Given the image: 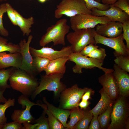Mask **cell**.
<instances>
[{
	"instance_id": "obj_1",
	"label": "cell",
	"mask_w": 129,
	"mask_h": 129,
	"mask_svg": "<svg viewBox=\"0 0 129 129\" xmlns=\"http://www.w3.org/2000/svg\"><path fill=\"white\" fill-rule=\"evenodd\" d=\"M9 80L11 87L29 97L38 86L39 82L35 76L20 68H15Z\"/></svg>"
},
{
	"instance_id": "obj_2",
	"label": "cell",
	"mask_w": 129,
	"mask_h": 129,
	"mask_svg": "<svg viewBox=\"0 0 129 129\" xmlns=\"http://www.w3.org/2000/svg\"><path fill=\"white\" fill-rule=\"evenodd\" d=\"M67 22L66 18L61 19L54 24L48 27L46 32L42 36L39 41V45L43 47L53 42L54 46L59 44L65 46V37L69 32L70 28L67 24Z\"/></svg>"
},
{
	"instance_id": "obj_3",
	"label": "cell",
	"mask_w": 129,
	"mask_h": 129,
	"mask_svg": "<svg viewBox=\"0 0 129 129\" xmlns=\"http://www.w3.org/2000/svg\"><path fill=\"white\" fill-rule=\"evenodd\" d=\"M64 74H56L41 75L38 86L31 96L34 100L42 91L47 90L54 92L55 96H59L61 92L66 88V85L60 81Z\"/></svg>"
},
{
	"instance_id": "obj_4",
	"label": "cell",
	"mask_w": 129,
	"mask_h": 129,
	"mask_svg": "<svg viewBox=\"0 0 129 129\" xmlns=\"http://www.w3.org/2000/svg\"><path fill=\"white\" fill-rule=\"evenodd\" d=\"M83 0H62L56 6L54 16L57 19L65 15L70 17L81 14H91Z\"/></svg>"
},
{
	"instance_id": "obj_5",
	"label": "cell",
	"mask_w": 129,
	"mask_h": 129,
	"mask_svg": "<svg viewBox=\"0 0 129 129\" xmlns=\"http://www.w3.org/2000/svg\"><path fill=\"white\" fill-rule=\"evenodd\" d=\"M126 97L121 96L113 106L110 115L111 122L108 129L125 128L128 120L129 108Z\"/></svg>"
},
{
	"instance_id": "obj_6",
	"label": "cell",
	"mask_w": 129,
	"mask_h": 129,
	"mask_svg": "<svg viewBox=\"0 0 129 129\" xmlns=\"http://www.w3.org/2000/svg\"><path fill=\"white\" fill-rule=\"evenodd\" d=\"M66 38L71 46L72 52L74 53H79L83 48L90 43H95L92 28L75 31L68 33Z\"/></svg>"
},
{
	"instance_id": "obj_7",
	"label": "cell",
	"mask_w": 129,
	"mask_h": 129,
	"mask_svg": "<svg viewBox=\"0 0 129 129\" xmlns=\"http://www.w3.org/2000/svg\"><path fill=\"white\" fill-rule=\"evenodd\" d=\"M69 61L74 62L75 64L72 67L73 72L80 74L83 68L91 69L96 67L102 70L105 73L113 72V70L102 67L103 62L96 59L83 55L79 53L72 52L68 56Z\"/></svg>"
},
{
	"instance_id": "obj_8",
	"label": "cell",
	"mask_w": 129,
	"mask_h": 129,
	"mask_svg": "<svg viewBox=\"0 0 129 129\" xmlns=\"http://www.w3.org/2000/svg\"><path fill=\"white\" fill-rule=\"evenodd\" d=\"M112 21L106 16H96L91 14H79L70 17L71 27L74 31L82 29L94 28L99 24Z\"/></svg>"
},
{
	"instance_id": "obj_9",
	"label": "cell",
	"mask_w": 129,
	"mask_h": 129,
	"mask_svg": "<svg viewBox=\"0 0 129 129\" xmlns=\"http://www.w3.org/2000/svg\"><path fill=\"white\" fill-rule=\"evenodd\" d=\"M89 89L80 88L77 84L66 88L60 94L59 108L70 110L78 107L82 96Z\"/></svg>"
},
{
	"instance_id": "obj_10",
	"label": "cell",
	"mask_w": 129,
	"mask_h": 129,
	"mask_svg": "<svg viewBox=\"0 0 129 129\" xmlns=\"http://www.w3.org/2000/svg\"><path fill=\"white\" fill-rule=\"evenodd\" d=\"M18 101V103L22 105V108L25 109L23 110H15L11 115L12 120L21 124L25 122L34 123L35 118L31 114L30 110L33 106H39L40 104L36 103L31 101L28 97L22 95L19 97Z\"/></svg>"
},
{
	"instance_id": "obj_11",
	"label": "cell",
	"mask_w": 129,
	"mask_h": 129,
	"mask_svg": "<svg viewBox=\"0 0 129 129\" xmlns=\"http://www.w3.org/2000/svg\"><path fill=\"white\" fill-rule=\"evenodd\" d=\"M92 29L94 34L95 45L102 44L113 48L118 53L129 56V50L127 49L124 42L123 33L116 37L108 38L98 34L95 29Z\"/></svg>"
},
{
	"instance_id": "obj_12",
	"label": "cell",
	"mask_w": 129,
	"mask_h": 129,
	"mask_svg": "<svg viewBox=\"0 0 129 129\" xmlns=\"http://www.w3.org/2000/svg\"><path fill=\"white\" fill-rule=\"evenodd\" d=\"M30 51L33 57L39 56L47 58L50 60L69 56L73 52L71 45L63 47L61 50H54L51 47H43L40 49L30 47Z\"/></svg>"
},
{
	"instance_id": "obj_13",
	"label": "cell",
	"mask_w": 129,
	"mask_h": 129,
	"mask_svg": "<svg viewBox=\"0 0 129 129\" xmlns=\"http://www.w3.org/2000/svg\"><path fill=\"white\" fill-rule=\"evenodd\" d=\"M33 38V36L30 35L27 41L23 39L19 43L22 58V64L20 69L35 76L37 74L32 66L33 58L30 51V44Z\"/></svg>"
},
{
	"instance_id": "obj_14",
	"label": "cell",
	"mask_w": 129,
	"mask_h": 129,
	"mask_svg": "<svg viewBox=\"0 0 129 129\" xmlns=\"http://www.w3.org/2000/svg\"><path fill=\"white\" fill-rule=\"evenodd\" d=\"M110 5L109 8L105 11L100 10L95 8H92L91 10V15L96 16H107L112 21L122 23L129 20V15L125 12L113 4Z\"/></svg>"
},
{
	"instance_id": "obj_15",
	"label": "cell",
	"mask_w": 129,
	"mask_h": 129,
	"mask_svg": "<svg viewBox=\"0 0 129 129\" xmlns=\"http://www.w3.org/2000/svg\"><path fill=\"white\" fill-rule=\"evenodd\" d=\"M99 82L102 86L104 91L114 101L119 94L118 88L115 78L112 72L105 73L98 78Z\"/></svg>"
},
{
	"instance_id": "obj_16",
	"label": "cell",
	"mask_w": 129,
	"mask_h": 129,
	"mask_svg": "<svg viewBox=\"0 0 129 129\" xmlns=\"http://www.w3.org/2000/svg\"><path fill=\"white\" fill-rule=\"evenodd\" d=\"M95 27L98 34L108 38L116 37L123 33L122 23L119 22L111 21L98 24Z\"/></svg>"
},
{
	"instance_id": "obj_17",
	"label": "cell",
	"mask_w": 129,
	"mask_h": 129,
	"mask_svg": "<svg viewBox=\"0 0 129 129\" xmlns=\"http://www.w3.org/2000/svg\"><path fill=\"white\" fill-rule=\"evenodd\" d=\"M113 67L112 73L117 82L119 93L121 96L127 97L129 94V75L115 64Z\"/></svg>"
},
{
	"instance_id": "obj_18",
	"label": "cell",
	"mask_w": 129,
	"mask_h": 129,
	"mask_svg": "<svg viewBox=\"0 0 129 129\" xmlns=\"http://www.w3.org/2000/svg\"><path fill=\"white\" fill-rule=\"evenodd\" d=\"M22 62L20 52L7 54L4 52L0 53V69L9 67L20 68Z\"/></svg>"
},
{
	"instance_id": "obj_19",
	"label": "cell",
	"mask_w": 129,
	"mask_h": 129,
	"mask_svg": "<svg viewBox=\"0 0 129 129\" xmlns=\"http://www.w3.org/2000/svg\"><path fill=\"white\" fill-rule=\"evenodd\" d=\"M69 60L68 56L62 57L50 60L44 70L46 74L47 75L56 74L64 75L66 70V63Z\"/></svg>"
},
{
	"instance_id": "obj_20",
	"label": "cell",
	"mask_w": 129,
	"mask_h": 129,
	"mask_svg": "<svg viewBox=\"0 0 129 129\" xmlns=\"http://www.w3.org/2000/svg\"><path fill=\"white\" fill-rule=\"evenodd\" d=\"M43 100L47 108L62 123L65 129L67 126V122L70 114V110L56 107L48 102L45 97L43 98Z\"/></svg>"
},
{
	"instance_id": "obj_21",
	"label": "cell",
	"mask_w": 129,
	"mask_h": 129,
	"mask_svg": "<svg viewBox=\"0 0 129 129\" xmlns=\"http://www.w3.org/2000/svg\"><path fill=\"white\" fill-rule=\"evenodd\" d=\"M99 92L101 95L100 100L96 106L90 111L93 116L98 115L103 113L109 106L112 105L113 101L102 88L101 89Z\"/></svg>"
},
{
	"instance_id": "obj_22",
	"label": "cell",
	"mask_w": 129,
	"mask_h": 129,
	"mask_svg": "<svg viewBox=\"0 0 129 129\" xmlns=\"http://www.w3.org/2000/svg\"><path fill=\"white\" fill-rule=\"evenodd\" d=\"M17 26H19L22 31L23 35L28 36L31 32L30 28L34 24L33 17L31 16L28 18L24 17L17 11L15 10Z\"/></svg>"
},
{
	"instance_id": "obj_23",
	"label": "cell",
	"mask_w": 129,
	"mask_h": 129,
	"mask_svg": "<svg viewBox=\"0 0 129 129\" xmlns=\"http://www.w3.org/2000/svg\"><path fill=\"white\" fill-rule=\"evenodd\" d=\"M86 112L78 107L70 110V120L65 129H73V127L84 116Z\"/></svg>"
},
{
	"instance_id": "obj_24",
	"label": "cell",
	"mask_w": 129,
	"mask_h": 129,
	"mask_svg": "<svg viewBox=\"0 0 129 129\" xmlns=\"http://www.w3.org/2000/svg\"><path fill=\"white\" fill-rule=\"evenodd\" d=\"M15 68L12 67L5 69H0V91L4 92L6 89L10 88L8 80Z\"/></svg>"
},
{
	"instance_id": "obj_25",
	"label": "cell",
	"mask_w": 129,
	"mask_h": 129,
	"mask_svg": "<svg viewBox=\"0 0 129 129\" xmlns=\"http://www.w3.org/2000/svg\"><path fill=\"white\" fill-rule=\"evenodd\" d=\"M50 60L43 57L36 56L33 58L32 66L36 74L44 71Z\"/></svg>"
},
{
	"instance_id": "obj_26",
	"label": "cell",
	"mask_w": 129,
	"mask_h": 129,
	"mask_svg": "<svg viewBox=\"0 0 129 129\" xmlns=\"http://www.w3.org/2000/svg\"><path fill=\"white\" fill-rule=\"evenodd\" d=\"M6 39L0 37V53L7 51L10 53L20 52V48L19 45L8 43Z\"/></svg>"
},
{
	"instance_id": "obj_27",
	"label": "cell",
	"mask_w": 129,
	"mask_h": 129,
	"mask_svg": "<svg viewBox=\"0 0 129 129\" xmlns=\"http://www.w3.org/2000/svg\"><path fill=\"white\" fill-rule=\"evenodd\" d=\"M48 116V119L50 129H65L62 123L52 114L47 108L46 104H42L41 107Z\"/></svg>"
},
{
	"instance_id": "obj_28",
	"label": "cell",
	"mask_w": 129,
	"mask_h": 129,
	"mask_svg": "<svg viewBox=\"0 0 129 129\" xmlns=\"http://www.w3.org/2000/svg\"><path fill=\"white\" fill-rule=\"evenodd\" d=\"M114 55L115 57L114 61L119 67L127 72H129V56L123 55L115 51Z\"/></svg>"
},
{
	"instance_id": "obj_29",
	"label": "cell",
	"mask_w": 129,
	"mask_h": 129,
	"mask_svg": "<svg viewBox=\"0 0 129 129\" xmlns=\"http://www.w3.org/2000/svg\"><path fill=\"white\" fill-rule=\"evenodd\" d=\"M15 99L9 98L3 104H0V124L3 125L7 121V118L5 115L6 109L8 108L15 105Z\"/></svg>"
},
{
	"instance_id": "obj_30",
	"label": "cell",
	"mask_w": 129,
	"mask_h": 129,
	"mask_svg": "<svg viewBox=\"0 0 129 129\" xmlns=\"http://www.w3.org/2000/svg\"><path fill=\"white\" fill-rule=\"evenodd\" d=\"M90 111L86 112L84 116L73 127V129H87L93 116Z\"/></svg>"
},
{
	"instance_id": "obj_31",
	"label": "cell",
	"mask_w": 129,
	"mask_h": 129,
	"mask_svg": "<svg viewBox=\"0 0 129 129\" xmlns=\"http://www.w3.org/2000/svg\"><path fill=\"white\" fill-rule=\"evenodd\" d=\"M113 108V106H110L103 113L98 116V119L101 128L104 129L108 125L110 118Z\"/></svg>"
},
{
	"instance_id": "obj_32",
	"label": "cell",
	"mask_w": 129,
	"mask_h": 129,
	"mask_svg": "<svg viewBox=\"0 0 129 129\" xmlns=\"http://www.w3.org/2000/svg\"><path fill=\"white\" fill-rule=\"evenodd\" d=\"M85 2L86 6L89 10L95 8L102 11L108 9L110 7V5L104 4L99 2L95 0H83Z\"/></svg>"
},
{
	"instance_id": "obj_33",
	"label": "cell",
	"mask_w": 129,
	"mask_h": 129,
	"mask_svg": "<svg viewBox=\"0 0 129 129\" xmlns=\"http://www.w3.org/2000/svg\"><path fill=\"white\" fill-rule=\"evenodd\" d=\"M46 113L43 109L42 114L39 118L35 119L34 123H37L38 125L35 129H49L48 118L46 117Z\"/></svg>"
},
{
	"instance_id": "obj_34",
	"label": "cell",
	"mask_w": 129,
	"mask_h": 129,
	"mask_svg": "<svg viewBox=\"0 0 129 129\" xmlns=\"http://www.w3.org/2000/svg\"><path fill=\"white\" fill-rule=\"evenodd\" d=\"M106 56L105 49L103 48H100L95 49L85 56L94 58L103 62Z\"/></svg>"
},
{
	"instance_id": "obj_35",
	"label": "cell",
	"mask_w": 129,
	"mask_h": 129,
	"mask_svg": "<svg viewBox=\"0 0 129 129\" xmlns=\"http://www.w3.org/2000/svg\"><path fill=\"white\" fill-rule=\"evenodd\" d=\"M6 12V3H3L0 5V34L5 37H7L9 34L8 31L4 27L2 17L4 14Z\"/></svg>"
},
{
	"instance_id": "obj_36",
	"label": "cell",
	"mask_w": 129,
	"mask_h": 129,
	"mask_svg": "<svg viewBox=\"0 0 129 129\" xmlns=\"http://www.w3.org/2000/svg\"><path fill=\"white\" fill-rule=\"evenodd\" d=\"M122 27L123 38L125 40L126 47L129 50V20L122 23Z\"/></svg>"
},
{
	"instance_id": "obj_37",
	"label": "cell",
	"mask_w": 129,
	"mask_h": 129,
	"mask_svg": "<svg viewBox=\"0 0 129 129\" xmlns=\"http://www.w3.org/2000/svg\"><path fill=\"white\" fill-rule=\"evenodd\" d=\"M6 12L12 23L14 25L17 26L16 20V15L15 10L9 3H6Z\"/></svg>"
},
{
	"instance_id": "obj_38",
	"label": "cell",
	"mask_w": 129,
	"mask_h": 129,
	"mask_svg": "<svg viewBox=\"0 0 129 129\" xmlns=\"http://www.w3.org/2000/svg\"><path fill=\"white\" fill-rule=\"evenodd\" d=\"M113 5L129 15V4L127 0H118Z\"/></svg>"
},
{
	"instance_id": "obj_39",
	"label": "cell",
	"mask_w": 129,
	"mask_h": 129,
	"mask_svg": "<svg viewBox=\"0 0 129 129\" xmlns=\"http://www.w3.org/2000/svg\"><path fill=\"white\" fill-rule=\"evenodd\" d=\"M22 124L16 121L6 123L3 125L2 129H23Z\"/></svg>"
},
{
	"instance_id": "obj_40",
	"label": "cell",
	"mask_w": 129,
	"mask_h": 129,
	"mask_svg": "<svg viewBox=\"0 0 129 129\" xmlns=\"http://www.w3.org/2000/svg\"><path fill=\"white\" fill-rule=\"evenodd\" d=\"M98 47V46L93 43H90L83 48L79 53L83 55L86 56L92 51Z\"/></svg>"
},
{
	"instance_id": "obj_41",
	"label": "cell",
	"mask_w": 129,
	"mask_h": 129,
	"mask_svg": "<svg viewBox=\"0 0 129 129\" xmlns=\"http://www.w3.org/2000/svg\"><path fill=\"white\" fill-rule=\"evenodd\" d=\"M91 121V124L89 127V129H100V124L98 119V115L93 116Z\"/></svg>"
},
{
	"instance_id": "obj_42",
	"label": "cell",
	"mask_w": 129,
	"mask_h": 129,
	"mask_svg": "<svg viewBox=\"0 0 129 129\" xmlns=\"http://www.w3.org/2000/svg\"><path fill=\"white\" fill-rule=\"evenodd\" d=\"M23 124V129H35V128L38 125L37 123L32 124L28 122H25Z\"/></svg>"
},
{
	"instance_id": "obj_43",
	"label": "cell",
	"mask_w": 129,
	"mask_h": 129,
	"mask_svg": "<svg viewBox=\"0 0 129 129\" xmlns=\"http://www.w3.org/2000/svg\"><path fill=\"white\" fill-rule=\"evenodd\" d=\"M91 90L90 89H89L86 91L82 96V100H88L90 98V95L91 94Z\"/></svg>"
},
{
	"instance_id": "obj_44",
	"label": "cell",
	"mask_w": 129,
	"mask_h": 129,
	"mask_svg": "<svg viewBox=\"0 0 129 129\" xmlns=\"http://www.w3.org/2000/svg\"><path fill=\"white\" fill-rule=\"evenodd\" d=\"M89 102L88 100H82L79 104L78 106L81 109L86 108L88 106Z\"/></svg>"
},
{
	"instance_id": "obj_45",
	"label": "cell",
	"mask_w": 129,
	"mask_h": 129,
	"mask_svg": "<svg viewBox=\"0 0 129 129\" xmlns=\"http://www.w3.org/2000/svg\"><path fill=\"white\" fill-rule=\"evenodd\" d=\"M118 0H101L102 3L107 5L113 4Z\"/></svg>"
},
{
	"instance_id": "obj_46",
	"label": "cell",
	"mask_w": 129,
	"mask_h": 129,
	"mask_svg": "<svg viewBox=\"0 0 129 129\" xmlns=\"http://www.w3.org/2000/svg\"><path fill=\"white\" fill-rule=\"evenodd\" d=\"M4 92L0 91V102L5 103L7 100L4 96L3 93Z\"/></svg>"
},
{
	"instance_id": "obj_47",
	"label": "cell",
	"mask_w": 129,
	"mask_h": 129,
	"mask_svg": "<svg viewBox=\"0 0 129 129\" xmlns=\"http://www.w3.org/2000/svg\"><path fill=\"white\" fill-rule=\"evenodd\" d=\"M47 0H38V1L41 3H44Z\"/></svg>"
},
{
	"instance_id": "obj_48",
	"label": "cell",
	"mask_w": 129,
	"mask_h": 129,
	"mask_svg": "<svg viewBox=\"0 0 129 129\" xmlns=\"http://www.w3.org/2000/svg\"><path fill=\"white\" fill-rule=\"evenodd\" d=\"M3 125L1 124H0V129H2V127Z\"/></svg>"
},
{
	"instance_id": "obj_49",
	"label": "cell",
	"mask_w": 129,
	"mask_h": 129,
	"mask_svg": "<svg viewBox=\"0 0 129 129\" xmlns=\"http://www.w3.org/2000/svg\"><path fill=\"white\" fill-rule=\"evenodd\" d=\"M95 0L99 3H100V2H101V0Z\"/></svg>"
},
{
	"instance_id": "obj_50",
	"label": "cell",
	"mask_w": 129,
	"mask_h": 129,
	"mask_svg": "<svg viewBox=\"0 0 129 129\" xmlns=\"http://www.w3.org/2000/svg\"><path fill=\"white\" fill-rule=\"evenodd\" d=\"M7 0H0V2H1L3 1H6Z\"/></svg>"
},
{
	"instance_id": "obj_51",
	"label": "cell",
	"mask_w": 129,
	"mask_h": 129,
	"mask_svg": "<svg viewBox=\"0 0 129 129\" xmlns=\"http://www.w3.org/2000/svg\"></svg>"
}]
</instances>
